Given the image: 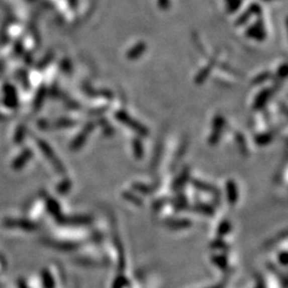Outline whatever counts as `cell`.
<instances>
[{"label":"cell","mask_w":288,"mask_h":288,"mask_svg":"<svg viewBox=\"0 0 288 288\" xmlns=\"http://www.w3.org/2000/svg\"><path fill=\"white\" fill-rule=\"evenodd\" d=\"M118 118L122 122V123H124L125 125L129 126L130 128H132L133 130H135V132L138 133L139 135H142V136H146L147 135V129L144 126H142L141 124H139L138 122L133 121L128 116L123 115V113H119Z\"/></svg>","instance_id":"obj_1"},{"label":"cell","mask_w":288,"mask_h":288,"mask_svg":"<svg viewBox=\"0 0 288 288\" xmlns=\"http://www.w3.org/2000/svg\"><path fill=\"white\" fill-rule=\"evenodd\" d=\"M226 190V198H228L229 202L234 205L238 201V188L235 184L234 180H228L225 184Z\"/></svg>","instance_id":"obj_2"},{"label":"cell","mask_w":288,"mask_h":288,"mask_svg":"<svg viewBox=\"0 0 288 288\" xmlns=\"http://www.w3.org/2000/svg\"><path fill=\"white\" fill-rule=\"evenodd\" d=\"M167 225L172 230H180V229H186L191 226V221L188 219H175V220H170L168 221Z\"/></svg>","instance_id":"obj_3"},{"label":"cell","mask_w":288,"mask_h":288,"mask_svg":"<svg viewBox=\"0 0 288 288\" xmlns=\"http://www.w3.org/2000/svg\"><path fill=\"white\" fill-rule=\"evenodd\" d=\"M192 184H194L198 189L208 192V194H214V195L219 194V191H218V189L216 187L207 184V182H205V181H201V180L196 179V180L192 181Z\"/></svg>","instance_id":"obj_4"},{"label":"cell","mask_w":288,"mask_h":288,"mask_svg":"<svg viewBox=\"0 0 288 288\" xmlns=\"http://www.w3.org/2000/svg\"><path fill=\"white\" fill-rule=\"evenodd\" d=\"M212 260L217 267H219L222 270H225L229 267V260L223 255H216L212 258Z\"/></svg>","instance_id":"obj_5"},{"label":"cell","mask_w":288,"mask_h":288,"mask_svg":"<svg viewBox=\"0 0 288 288\" xmlns=\"http://www.w3.org/2000/svg\"><path fill=\"white\" fill-rule=\"evenodd\" d=\"M196 211L207 216L214 215V208L207 204H199L198 206H196Z\"/></svg>","instance_id":"obj_6"},{"label":"cell","mask_w":288,"mask_h":288,"mask_svg":"<svg viewBox=\"0 0 288 288\" xmlns=\"http://www.w3.org/2000/svg\"><path fill=\"white\" fill-rule=\"evenodd\" d=\"M255 141L258 145H267L269 144L270 142L272 141V136L270 135V134H265V135H259L256 137L255 139Z\"/></svg>","instance_id":"obj_7"},{"label":"cell","mask_w":288,"mask_h":288,"mask_svg":"<svg viewBox=\"0 0 288 288\" xmlns=\"http://www.w3.org/2000/svg\"><path fill=\"white\" fill-rule=\"evenodd\" d=\"M230 231H231L230 221H223L219 225V229H218V235H219V236H224V235L230 233Z\"/></svg>","instance_id":"obj_8"},{"label":"cell","mask_w":288,"mask_h":288,"mask_svg":"<svg viewBox=\"0 0 288 288\" xmlns=\"http://www.w3.org/2000/svg\"><path fill=\"white\" fill-rule=\"evenodd\" d=\"M133 147H134V152H135V155L137 156V158H142V156H143V147L141 145V142L139 141V140H134L133 142Z\"/></svg>","instance_id":"obj_9"},{"label":"cell","mask_w":288,"mask_h":288,"mask_svg":"<svg viewBox=\"0 0 288 288\" xmlns=\"http://www.w3.org/2000/svg\"><path fill=\"white\" fill-rule=\"evenodd\" d=\"M188 177H189V171L185 170L184 173H182L181 175L178 177V179L175 181V184H174V188L177 189V188H179L181 186H184L185 181L188 179Z\"/></svg>","instance_id":"obj_10"},{"label":"cell","mask_w":288,"mask_h":288,"mask_svg":"<svg viewBox=\"0 0 288 288\" xmlns=\"http://www.w3.org/2000/svg\"><path fill=\"white\" fill-rule=\"evenodd\" d=\"M123 196H124V198L127 199L128 201H132V202H135L136 204H139V205L141 204V200H139V199L135 198L132 194H129V192H124Z\"/></svg>","instance_id":"obj_11"},{"label":"cell","mask_w":288,"mask_h":288,"mask_svg":"<svg viewBox=\"0 0 288 288\" xmlns=\"http://www.w3.org/2000/svg\"><path fill=\"white\" fill-rule=\"evenodd\" d=\"M278 260L281 261V263L285 266L287 264V256H286V252H283L281 256H278Z\"/></svg>","instance_id":"obj_12"}]
</instances>
